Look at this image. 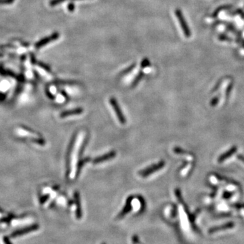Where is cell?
Segmentation results:
<instances>
[{
  "label": "cell",
  "instance_id": "1",
  "mask_svg": "<svg viewBox=\"0 0 244 244\" xmlns=\"http://www.w3.org/2000/svg\"><path fill=\"white\" fill-rule=\"evenodd\" d=\"M12 134L16 139L21 140L27 145L33 146H43L46 145V141L39 134L29 128L18 125L12 129Z\"/></svg>",
  "mask_w": 244,
  "mask_h": 244
},
{
  "label": "cell",
  "instance_id": "2",
  "mask_svg": "<svg viewBox=\"0 0 244 244\" xmlns=\"http://www.w3.org/2000/svg\"><path fill=\"white\" fill-rule=\"evenodd\" d=\"M84 134L80 132L77 136V139L75 141L74 145L72 149L71 155L70 157V172L69 177L71 179H74L76 176L77 171V164L78 159H79V152L81 151V146H82L83 140H84Z\"/></svg>",
  "mask_w": 244,
  "mask_h": 244
},
{
  "label": "cell",
  "instance_id": "3",
  "mask_svg": "<svg viewBox=\"0 0 244 244\" xmlns=\"http://www.w3.org/2000/svg\"><path fill=\"white\" fill-rule=\"evenodd\" d=\"M235 229V224L233 222H229L226 224L211 228L208 231V235L210 237H220L226 235L227 232L234 231Z\"/></svg>",
  "mask_w": 244,
  "mask_h": 244
},
{
  "label": "cell",
  "instance_id": "4",
  "mask_svg": "<svg viewBox=\"0 0 244 244\" xmlns=\"http://www.w3.org/2000/svg\"><path fill=\"white\" fill-rule=\"evenodd\" d=\"M164 165H165V162L164 161H161L160 162H159L158 164L151 165L150 167L146 168V169H145V170H143L142 171H140L139 172V174L142 177L149 176V175H151L153 173L155 172L161 170V168L164 167Z\"/></svg>",
  "mask_w": 244,
  "mask_h": 244
},
{
  "label": "cell",
  "instance_id": "5",
  "mask_svg": "<svg viewBox=\"0 0 244 244\" xmlns=\"http://www.w3.org/2000/svg\"><path fill=\"white\" fill-rule=\"evenodd\" d=\"M175 13H176V16L178 18V21H179V23L180 24V26L181 28H182V29L184 32V35H185L187 37H189L190 36V31L189 29L188 25H187V24L186 23V20L184 19V18L183 17V15L182 14V12L180 10H176V12H175Z\"/></svg>",
  "mask_w": 244,
  "mask_h": 244
},
{
  "label": "cell",
  "instance_id": "6",
  "mask_svg": "<svg viewBox=\"0 0 244 244\" xmlns=\"http://www.w3.org/2000/svg\"><path fill=\"white\" fill-rule=\"evenodd\" d=\"M110 103H111L113 109V110L115 112V114H116L119 121H120V123L122 124H126V118L124 117L123 113H122V111H121L120 106H119L116 100H115L114 98H111L110 99Z\"/></svg>",
  "mask_w": 244,
  "mask_h": 244
},
{
  "label": "cell",
  "instance_id": "7",
  "mask_svg": "<svg viewBox=\"0 0 244 244\" xmlns=\"http://www.w3.org/2000/svg\"><path fill=\"white\" fill-rule=\"evenodd\" d=\"M59 36H60V34H59L57 32H55L53 34H52L50 36H48V37H46V38H43L42 39H41L40 41H39L38 42L36 43V44H35L36 48H42V47L48 44V43L53 42V41H54V40L58 39Z\"/></svg>",
  "mask_w": 244,
  "mask_h": 244
},
{
  "label": "cell",
  "instance_id": "8",
  "mask_svg": "<svg viewBox=\"0 0 244 244\" xmlns=\"http://www.w3.org/2000/svg\"><path fill=\"white\" fill-rule=\"evenodd\" d=\"M115 155H116V153H115V151H111L101 156V157H97L93 161V162L94 164H100V163H102L103 161L110 160V159L114 158L115 157Z\"/></svg>",
  "mask_w": 244,
  "mask_h": 244
},
{
  "label": "cell",
  "instance_id": "9",
  "mask_svg": "<svg viewBox=\"0 0 244 244\" xmlns=\"http://www.w3.org/2000/svg\"><path fill=\"white\" fill-rule=\"evenodd\" d=\"M237 147L236 146H233L231 147L229 151H227L226 153H223V154H222L220 157H218V163H222L224 161L226 160L228 158H229L231 156H232L233 154L235 153V152L237 151Z\"/></svg>",
  "mask_w": 244,
  "mask_h": 244
},
{
  "label": "cell",
  "instance_id": "10",
  "mask_svg": "<svg viewBox=\"0 0 244 244\" xmlns=\"http://www.w3.org/2000/svg\"><path fill=\"white\" fill-rule=\"evenodd\" d=\"M83 113V109L81 108H78L76 109H73V110L71 111H64L61 113L60 117L61 118L69 117V116H73V115H80L81 113Z\"/></svg>",
  "mask_w": 244,
  "mask_h": 244
},
{
  "label": "cell",
  "instance_id": "11",
  "mask_svg": "<svg viewBox=\"0 0 244 244\" xmlns=\"http://www.w3.org/2000/svg\"><path fill=\"white\" fill-rule=\"evenodd\" d=\"M143 73L142 72H140V73H139V74L138 75V76L136 77V78H135V79L134 80V81H133V83H132V86H136V84L139 82V81L141 79V78L142 77V76H143Z\"/></svg>",
  "mask_w": 244,
  "mask_h": 244
},
{
  "label": "cell",
  "instance_id": "12",
  "mask_svg": "<svg viewBox=\"0 0 244 244\" xmlns=\"http://www.w3.org/2000/svg\"><path fill=\"white\" fill-rule=\"evenodd\" d=\"M150 65V62L149 61L148 58H144L142 61L141 62V63H140V67L142 68H146L149 67Z\"/></svg>",
  "mask_w": 244,
  "mask_h": 244
},
{
  "label": "cell",
  "instance_id": "13",
  "mask_svg": "<svg viewBox=\"0 0 244 244\" xmlns=\"http://www.w3.org/2000/svg\"><path fill=\"white\" fill-rule=\"evenodd\" d=\"M65 1H66V0H51L50 2V5L51 6H55L59 4H61V3L64 2Z\"/></svg>",
  "mask_w": 244,
  "mask_h": 244
},
{
  "label": "cell",
  "instance_id": "14",
  "mask_svg": "<svg viewBox=\"0 0 244 244\" xmlns=\"http://www.w3.org/2000/svg\"><path fill=\"white\" fill-rule=\"evenodd\" d=\"M174 151L175 153H177V154H187V153H187L186 151H184V150H183L182 149L178 148V147L174 148Z\"/></svg>",
  "mask_w": 244,
  "mask_h": 244
},
{
  "label": "cell",
  "instance_id": "15",
  "mask_svg": "<svg viewBox=\"0 0 244 244\" xmlns=\"http://www.w3.org/2000/svg\"><path fill=\"white\" fill-rule=\"evenodd\" d=\"M218 101H219V98H218V97H214V98L213 99H212V100H211V101H210V105L212 106V107H214V106H216V105L218 104Z\"/></svg>",
  "mask_w": 244,
  "mask_h": 244
},
{
  "label": "cell",
  "instance_id": "16",
  "mask_svg": "<svg viewBox=\"0 0 244 244\" xmlns=\"http://www.w3.org/2000/svg\"><path fill=\"white\" fill-rule=\"evenodd\" d=\"M38 65L40 67H42V68H43V69H44L45 71H48V72H50V68L48 66V65H46L43 64V63H42V62H39V63L38 64Z\"/></svg>",
  "mask_w": 244,
  "mask_h": 244
},
{
  "label": "cell",
  "instance_id": "17",
  "mask_svg": "<svg viewBox=\"0 0 244 244\" xmlns=\"http://www.w3.org/2000/svg\"><path fill=\"white\" fill-rule=\"evenodd\" d=\"M134 67H135V64H133L132 65H131L130 67H128L127 69H126L124 71H123V73H121V75H124V74H127L128 73H130V72L132 71Z\"/></svg>",
  "mask_w": 244,
  "mask_h": 244
},
{
  "label": "cell",
  "instance_id": "18",
  "mask_svg": "<svg viewBox=\"0 0 244 244\" xmlns=\"http://www.w3.org/2000/svg\"><path fill=\"white\" fill-rule=\"evenodd\" d=\"M67 8H68V11H69L70 12H73L75 10V5L73 3H69V4H68Z\"/></svg>",
  "mask_w": 244,
  "mask_h": 244
},
{
  "label": "cell",
  "instance_id": "19",
  "mask_svg": "<svg viewBox=\"0 0 244 244\" xmlns=\"http://www.w3.org/2000/svg\"><path fill=\"white\" fill-rule=\"evenodd\" d=\"M14 2V0H0V4H10Z\"/></svg>",
  "mask_w": 244,
  "mask_h": 244
},
{
  "label": "cell",
  "instance_id": "20",
  "mask_svg": "<svg viewBox=\"0 0 244 244\" xmlns=\"http://www.w3.org/2000/svg\"><path fill=\"white\" fill-rule=\"evenodd\" d=\"M176 197H177V198H178V199L180 201H182V197H181V193H180V189H176Z\"/></svg>",
  "mask_w": 244,
  "mask_h": 244
},
{
  "label": "cell",
  "instance_id": "21",
  "mask_svg": "<svg viewBox=\"0 0 244 244\" xmlns=\"http://www.w3.org/2000/svg\"><path fill=\"white\" fill-rule=\"evenodd\" d=\"M231 197H232V193H231L229 192H224L223 193V198L224 199H229Z\"/></svg>",
  "mask_w": 244,
  "mask_h": 244
},
{
  "label": "cell",
  "instance_id": "22",
  "mask_svg": "<svg viewBox=\"0 0 244 244\" xmlns=\"http://www.w3.org/2000/svg\"><path fill=\"white\" fill-rule=\"evenodd\" d=\"M235 208H237V209H242V208H244V203H237V204H235L233 205Z\"/></svg>",
  "mask_w": 244,
  "mask_h": 244
},
{
  "label": "cell",
  "instance_id": "23",
  "mask_svg": "<svg viewBox=\"0 0 244 244\" xmlns=\"http://www.w3.org/2000/svg\"><path fill=\"white\" fill-rule=\"evenodd\" d=\"M237 159H239V160L241 161H242L243 164H244V156L243 155H238L237 156Z\"/></svg>",
  "mask_w": 244,
  "mask_h": 244
},
{
  "label": "cell",
  "instance_id": "24",
  "mask_svg": "<svg viewBox=\"0 0 244 244\" xmlns=\"http://www.w3.org/2000/svg\"><path fill=\"white\" fill-rule=\"evenodd\" d=\"M231 89H232V85H230L229 87H228V89H227V93H226V94H227V96H229Z\"/></svg>",
  "mask_w": 244,
  "mask_h": 244
}]
</instances>
